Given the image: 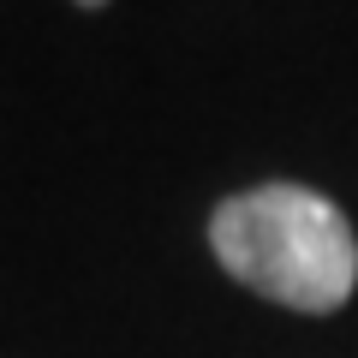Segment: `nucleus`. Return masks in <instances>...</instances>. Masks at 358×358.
<instances>
[{
  "label": "nucleus",
  "instance_id": "1",
  "mask_svg": "<svg viewBox=\"0 0 358 358\" xmlns=\"http://www.w3.org/2000/svg\"><path fill=\"white\" fill-rule=\"evenodd\" d=\"M209 251L239 287L305 317H329L358 287V239L341 203L275 179L227 197L209 215Z\"/></svg>",
  "mask_w": 358,
  "mask_h": 358
},
{
  "label": "nucleus",
  "instance_id": "2",
  "mask_svg": "<svg viewBox=\"0 0 358 358\" xmlns=\"http://www.w3.org/2000/svg\"><path fill=\"white\" fill-rule=\"evenodd\" d=\"M78 6H108V0H78Z\"/></svg>",
  "mask_w": 358,
  "mask_h": 358
}]
</instances>
